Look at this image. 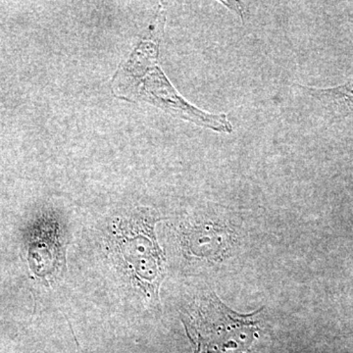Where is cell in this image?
Returning <instances> with one entry per match:
<instances>
[{"label": "cell", "instance_id": "6da1fadb", "mask_svg": "<svg viewBox=\"0 0 353 353\" xmlns=\"http://www.w3.org/2000/svg\"><path fill=\"white\" fill-rule=\"evenodd\" d=\"M263 309L241 314L223 303L215 292H209L188 319L182 320L194 353L250 352L259 339L257 316Z\"/></svg>", "mask_w": 353, "mask_h": 353}, {"label": "cell", "instance_id": "7a4b0ae2", "mask_svg": "<svg viewBox=\"0 0 353 353\" xmlns=\"http://www.w3.org/2000/svg\"><path fill=\"white\" fill-rule=\"evenodd\" d=\"M161 218L154 211H141L132 220H124L116 228L113 241L123 268L152 303H159V290L165 275L164 250L158 243L155 224Z\"/></svg>", "mask_w": 353, "mask_h": 353}, {"label": "cell", "instance_id": "3957f363", "mask_svg": "<svg viewBox=\"0 0 353 353\" xmlns=\"http://www.w3.org/2000/svg\"><path fill=\"white\" fill-rule=\"evenodd\" d=\"M153 75L150 92L153 101L160 108L215 132L224 134L233 132V126L226 114L208 113L190 105L174 90L160 70H157Z\"/></svg>", "mask_w": 353, "mask_h": 353}, {"label": "cell", "instance_id": "277c9868", "mask_svg": "<svg viewBox=\"0 0 353 353\" xmlns=\"http://www.w3.org/2000/svg\"><path fill=\"white\" fill-rule=\"evenodd\" d=\"M306 94L315 99H328L331 101L347 104L348 108L353 109V80L338 85V87L317 88L297 85Z\"/></svg>", "mask_w": 353, "mask_h": 353}]
</instances>
